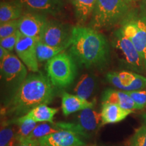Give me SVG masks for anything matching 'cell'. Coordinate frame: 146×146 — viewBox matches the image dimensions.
I'll return each instance as SVG.
<instances>
[{"label":"cell","mask_w":146,"mask_h":146,"mask_svg":"<svg viewBox=\"0 0 146 146\" xmlns=\"http://www.w3.org/2000/svg\"><path fill=\"white\" fill-rule=\"evenodd\" d=\"M20 35H21V32L18 31L12 35L0 39V46L6 49L9 52H12L15 50L16 45L19 39Z\"/></svg>","instance_id":"29"},{"label":"cell","mask_w":146,"mask_h":146,"mask_svg":"<svg viewBox=\"0 0 146 146\" xmlns=\"http://www.w3.org/2000/svg\"><path fill=\"white\" fill-rule=\"evenodd\" d=\"M74 7L78 21L85 23L91 17L96 6L97 0H70Z\"/></svg>","instance_id":"21"},{"label":"cell","mask_w":146,"mask_h":146,"mask_svg":"<svg viewBox=\"0 0 146 146\" xmlns=\"http://www.w3.org/2000/svg\"><path fill=\"white\" fill-rule=\"evenodd\" d=\"M1 78L10 86L16 88L27 77V66L15 55L10 54L0 62Z\"/></svg>","instance_id":"7"},{"label":"cell","mask_w":146,"mask_h":146,"mask_svg":"<svg viewBox=\"0 0 146 146\" xmlns=\"http://www.w3.org/2000/svg\"><path fill=\"white\" fill-rule=\"evenodd\" d=\"M133 112L132 110L125 109L118 105L112 103H102V125L119 123L125 120L129 114Z\"/></svg>","instance_id":"16"},{"label":"cell","mask_w":146,"mask_h":146,"mask_svg":"<svg viewBox=\"0 0 146 146\" xmlns=\"http://www.w3.org/2000/svg\"><path fill=\"white\" fill-rule=\"evenodd\" d=\"M120 28L141 56L146 71V17L142 14L139 16L127 15Z\"/></svg>","instance_id":"6"},{"label":"cell","mask_w":146,"mask_h":146,"mask_svg":"<svg viewBox=\"0 0 146 146\" xmlns=\"http://www.w3.org/2000/svg\"><path fill=\"white\" fill-rule=\"evenodd\" d=\"M76 125L79 128L80 135L89 137L102 125L101 112L91 108L83 110L78 115Z\"/></svg>","instance_id":"13"},{"label":"cell","mask_w":146,"mask_h":146,"mask_svg":"<svg viewBox=\"0 0 146 146\" xmlns=\"http://www.w3.org/2000/svg\"><path fill=\"white\" fill-rule=\"evenodd\" d=\"M64 130V122L58 123H41L38 124L35 128L33 132L31 133L27 139L36 141L39 139L43 137L48 135L58 132L60 131Z\"/></svg>","instance_id":"22"},{"label":"cell","mask_w":146,"mask_h":146,"mask_svg":"<svg viewBox=\"0 0 146 146\" xmlns=\"http://www.w3.org/2000/svg\"><path fill=\"white\" fill-rule=\"evenodd\" d=\"M126 1H136V0H125Z\"/></svg>","instance_id":"34"},{"label":"cell","mask_w":146,"mask_h":146,"mask_svg":"<svg viewBox=\"0 0 146 146\" xmlns=\"http://www.w3.org/2000/svg\"><path fill=\"white\" fill-rule=\"evenodd\" d=\"M48 21L45 14L27 11L19 18V31L24 35L40 39Z\"/></svg>","instance_id":"11"},{"label":"cell","mask_w":146,"mask_h":146,"mask_svg":"<svg viewBox=\"0 0 146 146\" xmlns=\"http://www.w3.org/2000/svg\"><path fill=\"white\" fill-rule=\"evenodd\" d=\"M96 86L94 76L89 73L82 74L78 78L73 91L76 96L87 100L93 94Z\"/></svg>","instance_id":"20"},{"label":"cell","mask_w":146,"mask_h":146,"mask_svg":"<svg viewBox=\"0 0 146 146\" xmlns=\"http://www.w3.org/2000/svg\"><path fill=\"white\" fill-rule=\"evenodd\" d=\"M58 110L41 104L32 109L23 117L31 119L36 123H54V118Z\"/></svg>","instance_id":"19"},{"label":"cell","mask_w":146,"mask_h":146,"mask_svg":"<svg viewBox=\"0 0 146 146\" xmlns=\"http://www.w3.org/2000/svg\"><path fill=\"white\" fill-rule=\"evenodd\" d=\"M129 146H146V125L135 131L131 139Z\"/></svg>","instance_id":"27"},{"label":"cell","mask_w":146,"mask_h":146,"mask_svg":"<svg viewBox=\"0 0 146 146\" xmlns=\"http://www.w3.org/2000/svg\"><path fill=\"white\" fill-rule=\"evenodd\" d=\"M102 103H112L127 110H139L129 95L125 91L107 89L102 96Z\"/></svg>","instance_id":"17"},{"label":"cell","mask_w":146,"mask_h":146,"mask_svg":"<svg viewBox=\"0 0 146 146\" xmlns=\"http://www.w3.org/2000/svg\"><path fill=\"white\" fill-rule=\"evenodd\" d=\"M135 104L139 107V110H142L146 107V90H141L126 91Z\"/></svg>","instance_id":"28"},{"label":"cell","mask_w":146,"mask_h":146,"mask_svg":"<svg viewBox=\"0 0 146 146\" xmlns=\"http://www.w3.org/2000/svg\"><path fill=\"white\" fill-rule=\"evenodd\" d=\"M76 146H87V145H76Z\"/></svg>","instance_id":"35"},{"label":"cell","mask_w":146,"mask_h":146,"mask_svg":"<svg viewBox=\"0 0 146 146\" xmlns=\"http://www.w3.org/2000/svg\"><path fill=\"white\" fill-rule=\"evenodd\" d=\"M128 12L129 6L125 0H97L90 27L96 30L109 28L123 21Z\"/></svg>","instance_id":"3"},{"label":"cell","mask_w":146,"mask_h":146,"mask_svg":"<svg viewBox=\"0 0 146 146\" xmlns=\"http://www.w3.org/2000/svg\"><path fill=\"white\" fill-rule=\"evenodd\" d=\"M68 48V47H53L45 44L39 39L36 43V58L39 63L47 62L57 56L60 53L64 52L66 49Z\"/></svg>","instance_id":"23"},{"label":"cell","mask_w":146,"mask_h":146,"mask_svg":"<svg viewBox=\"0 0 146 146\" xmlns=\"http://www.w3.org/2000/svg\"><path fill=\"white\" fill-rule=\"evenodd\" d=\"M28 11L57 15L64 8V0H17Z\"/></svg>","instance_id":"14"},{"label":"cell","mask_w":146,"mask_h":146,"mask_svg":"<svg viewBox=\"0 0 146 146\" xmlns=\"http://www.w3.org/2000/svg\"><path fill=\"white\" fill-rule=\"evenodd\" d=\"M71 36L72 29L59 21L48 20L39 40L50 46L70 47Z\"/></svg>","instance_id":"8"},{"label":"cell","mask_w":146,"mask_h":146,"mask_svg":"<svg viewBox=\"0 0 146 146\" xmlns=\"http://www.w3.org/2000/svg\"><path fill=\"white\" fill-rule=\"evenodd\" d=\"M54 97L53 85L42 72L29 74L14 89L4 102L3 112L8 116L21 117L41 104L52 103Z\"/></svg>","instance_id":"1"},{"label":"cell","mask_w":146,"mask_h":146,"mask_svg":"<svg viewBox=\"0 0 146 146\" xmlns=\"http://www.w3.org/2000/svg\"><path fill=\"white\" fill-rule=\"evenodd\" d=\"M106 78L113 86L122 91L141 90L146 87V77L133 71L110 72L106 74Z\"/></svg>","instance_id":"9"},{"label":"cell","mask_w":146,"mask_h":146,"mask_svg":"<svg viewBox=\"0 0 146 146\" xmlns=\"http://www.w3.org/2000/svg\"><path fill=\"white\" fill-rule=\"evenodd\" d=\"M39 39L30 37L21 33L15 47L18 57L25 64L29 70L39 72V62L36 58V46Z\"/></svg>","instance_id":"10"},{"label":"cell","mask_w":146,"mask_h":146,"mask_svg":"<svg viewBox=\"0 0 146 146\" xmlns=\"http://www.w3.org/2000/svg\"><path fill=\"white\" fill-rule=\"evenodd\" d=\"M143 118L144 122H145V125H146V113L143 115Z\"/></svg>","instance_id":"33"},{"label":"cell","mask_w":146,"mask_h":146,"mask_svg":"<svg viewBox=\"0 0 146 146\" xmlns=\"http://www.w3.org/2000/svg\"><path fill=\"white\" fill-rule=\"evenodd\" d=\"M141 8L142 14L146 17V0H143V1H142Z\"/></svg>","instance_id":"32"},{"label":"cell","mask_w":146,"mask_h":146,"mask_svg":"<svg viewBox=\"0 0 146 146\" xmlns=\"http://www.w3.org/2000/svg\"><path fill=\"white\" fill-rule=\"evenodd\" d=\"M75 61L70 53L63 52L47 62V76L53 86L66 88L74 82L77 74Z\"/></svg>","instance_id":"4"},{"label":"cell","mask_w":146,"mask_h":146,"mask_svg":"<svg viewBox=\"0 0 146 146\" xmlns=\"http://www.w3.org/2000/svg\"><path fill=\"white\" fill-rule=\"evenodd\" d=\"M16 146H41V145L37 141L26 138L18 141V143Z\"/></svg>","instance_id":"30"},{"label":"cell","mask_w":146,"mask_h":146,"mask_svg":"<svg viewBox=\"0 0 146 146\" xmlns=\"http://www.w3.org/2000/svg\"><path fill=\"white\" fill-rule=\"evenodd\" d=\"M24 7L17 0L1 1L0 3V23L18 20L23 16Z\"/></svg>","instance_id":"18"},{"label":"cell","mask_w":146,"mask_h":146,"mask_svg":"<svg viewBox=\"0 0 146 146\" xmlns=\"http://www.w3.org/2000/svg\"><path fill=\"white\" fill-rule=\"evenodd\" d=\"M41 146H76L85 145L78 135L70 131L62 130L36 140Z\"/></svg>","instance_id":"12"},{"label":"cell","mask_w":146,"mask_h":146,"mask_svg":"<svg viewBox=\"0 0 146 146\" xmlns=\"http://www.w3.org/2000/svg\"><path fill=\"white\" fill-rule=\"evenodd\" d=\"M111 45L124 67L137 73L145 71L141 56L120 27L113 32Z\"/></svg>","instance_id":"5"},{"label":"cell","mask_w":146,"mask_h":146,"mask_svg":"<svg viewBox=\"0 0 146 146\" xmlns=\"http://www.w3.org/2000/svg\"><path fill=\"white\" fill-rule=\"evenodd\" d=\"M19 19L0 23V39L12 35L18 31Z\"/></svg>","instance_id":"26"},{"label":"cell","mask_w":146,"mask_h":146,"mask_svg":"<svg viewBox=\"0 0 146 146\" xmlns=\"http://www.w3.org/2000/svg\"><path fill=\"white\" fill-rule=\"evenodd\" d=\"M96 101L89 102L76 95L70 94L64 91L62 95V110L65 116L88 108H93Z\"/></svg>","instance_id":"15"},{"label":"cell","mask_w":146,"mask_h":146,"mask_svg":"<svg viewBox=\"0 0 146 146\" xmlns=\"http://www.w3.org/2000/svg\"><path fill=\"white\" fill-rule=\"evenodd\" d=\"M10 52H9L8 50H7L6 49L3 48V47L0 46V62L2 61V60L4 59L5 56L9 54Z\"/></svg>","instance_id":"31"},{"label":"cell","mask_w":146,"mask_h":146,"mask_svg":"<svg viewBox=\"0 0 146 146\" xmlns=\"http://www.w3.org/2000/svg\"><path fill=\"white\" fill-rule=\"evenodd\" d=\"M10 123L12 125H16L18 127V132L16 133L17 141L28 137L38 125L36 122L23 116L14 118L11 120Z\"/></svg>","instance_id":"24"},{"label":"cell","mask_w":146,"mask_h":146,"mask_svg":"<svg viewBox=\"0 0 146 146\" xmlns=\"http://www.w3.org/2000/svg\"><path fill=\"white\" fill-rule=\"evenodd\" d=\"M18 143L16 133L10 126L1 128L0 131V146H16Z\"/></svg>","instance_id":"25"},{"label":"cell","mask_w":146,"mask_h":146,"mask_svg":"<svg viewBox=\"0 0 146 146\" xmlns=\"http://www.w3.org/2000/svg\"><path fill=\"white\" fill-rule=\"evenodd\" d=\"M69 48L74 60L87 68H102L109 61L110 49L108 39L92 27H72Z\"/></svg>","instance_id":"2"}]
</instances>
